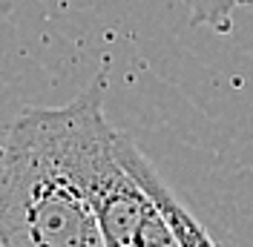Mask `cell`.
<instances>
[{
    "mask_svg": "<svg viewBox=\"0 0 253 247\" xmlns=\"http://www.w3.org/2000/svg\"><path fill=\"white\" fill-rule=\"evenodd\" d=\"M104 81L101 72L66 107L26 109L12 129L84 193L107 247H132L141 218L156 201L115 155V129L104 118Z\"/></svg>",
    "mask_w": 253,
    "mask_h": 247,
    "instance_id": "cell-1",
    "label": "cell"
},
{
    "mask_svg": "<svg viewBox=\"0 0 253 247\" xmlns=\"http://www.w3.org/2000/svg\"><path fill=\"white\" fill-rule=\"evenodd\" d=\"M0 247H107L92 204L15 129L0 144Z\"/></svg>",
    "mask_w": 253,
    "mask_h": 247,
    "instance_id": "cell-2",
    "label": "cell"
},
{
    "mask_svg": "<svg viewBox=\"0 0 253 247\" xmlns=\"http://www.w3.org/2000/svg\"><path fill=\"white\" fill-rule=\"evenodd\" d=\"M190 12V23H207L213 29H230V17L239 6H251L253 0H181Z\"/></svg>",
    "mask_w": 253,
    "mask_h": 247,
    "instance_id": "cell-3",
    "label": "cell"
},
{
    "mask_svg": "<svg viewBox=\"0 0 253 247\" xmlns=\"http://www.w3.org/2000/svg\"><path fill=\"white\" fill-rule=\"evenodd\" d=\"M132 247H138V245H132Z\"/></svg>",
    "mask_w": 253,
    "mask_h": 247,
    "instance_id": "cell-4",
    "label": "cell"
}]
</instances>
